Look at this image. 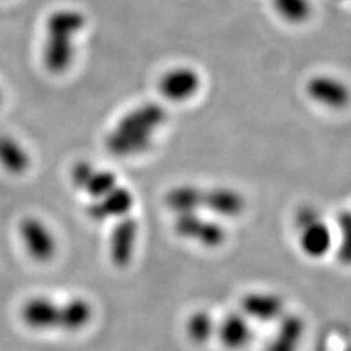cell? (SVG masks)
<instances>
[{
  "label": "cell",
  "instance_id": "obj_1",
  "mask_svg": "<svg viewBox=\"0 0 351 351\" xmlns=\"http://www.w3.org/2000/svg\"><path fill=\"white\" fill-rule=\"evenodd\" d=\"M93 319L94 307L82 297L59 302L47 295H34L20 307L21 323L27 329L39 333H78L86 329Z\"/></svg>",
  "mask_w": 351,
  "mask_h": 351
},
{
  "label": "cell",
  "instance_id": "obj_2",
  "mask_svg": "<svg viewBox=\"0 0 351 351\" xmlns=\"http://www.w3.org/2000/svg\"><path fill=\"white\" fill-rule=\"evenodd\" d=\"M167 111L163 106L147 101L126 112L107 134L106 146L119 158L143 154L152 146L156 132L165 124Z\"/></svg>",
  "mask_w": 351,
  "mask_h": 351
},
{
  "label": "cell",
  "instance_id": "obj_3",
  "mask_svg": "<svg viewBox=\"0 0 351 351\" xmlns=\"http://www.w3.org/2000/svg\"><path fill=\"white\" fill-rule=\"evenodd\" d=\"M85 26V14L75 8H59L47 17L42 60L50 73L63 75L72 68L77 50L75 40Z\"/></svg>",
  "mask_w": 351,
  "mask_h": 351
},
{
  "label": "cell",
  "instance_id": "obj_4",
  "mask_svg": "<svg viewBox=\"0 0 351 351\" xmlns=\"http://www.w3.org/2000/svg\"><path fill=\"white\" fill-rule=\"evenodd\" d=\"M176 234L181 239L198 243L206 249H217L226 241V232L220 223L204 217L201 213L176 215Z\"/></svg>",
  "mask_w": 351,
  "mask_h": 351
},
{
  "label": "cell",
  "instance_id": "obj_5",
  "mask_svg": "<svg viewBox=\"0 0 351 351\" xmlns=\"http://www.w3.org/2000/svg\"><path fill=\"white\" fill-rule=\"evenodd\" d=\"M19 236L26 254L38 263H49L58 254V239L47 223L36 216L21 220Z\"/></svg>",
  "mask_w": 351,
  "mask_h": 351
},
{
  "label": "cell",
  "instance_id": "obj_6",
  "mask_svg": "<svg viewBox=\"0 0 351 351\" xmlns=\"http://www.w3.org/2000/svg\"><path fill=\"white\" fill-rule=\"evenodd\" d=\"M139 224L134 216L126 215L117 219L108 241V254L114 267L124 269L130 265L136 254Z\"/></svg>",
  "mask_w": 351,
  "mask_h": 351
},
{
  "label": "cell",
  "instance_id": "obj_7",
  "mask_svg": "<svg viewBox=\"0 0 351 351\" xmlns=\"http://www.w3.org/2000/svg\"><path fill=\"white\" fill-rule=\"evenodd\" d=\"M202 78L191 66H176L167 71L158 82V88L167 101L182 103L194 98L201 90Z\"/></svg>",
  "mask_w": 351,
  "mask_h": 351
},
{
  "label": "cell",
  "instance_id": "obj_8",
  "mask_svg": "<svg viewBox=\"0 0 351 351\" xmlns=\"http://www.w3.org/2000/svg\"><path fill=\"white\" fill-rule=\"evenodd\" d=\"M239 311L251 322L276 323L285 313V302L281 295L271 291H250L239 302Z\"/></svg>",
  "mask_w": 351,
  "mask_h": 351
},
{
  "label": "cell",
  "instance_id": "obj_9",
  "mask_svg": "<svg viewBox=\"0 0 351 351\" xmlns=\"http://www.w3.org/2000/svg\"><path fill=\"white\" fill-rule=\"evenodd\" d=\"M215 339L226 350H245L254 341L252 322L241 311L229 313L217 322Z\"/></svg>",
  "mask_w": 351,
  "mask_h": 351
},
{
  "label": "cell",
  "instance_id": "obj_10",
  "mask_svg": "<svg viewBox=\"0 0 351 351\" xmlns=\"http://www.w3.org/2000/svg\"><path fill=\"white\" fill-rule=\"evenodd\" d=\"M71 177L75 188L86 193L93 201L106 195L119 185L117 176L112 171L99 169L86 160L75 164Z\"/></svg>",
  "mask_w": 351,
  "mask_h": 351
},
{
  "label": "cell",
  "instance_id": "obj_11",
  "mask_svg": "<svg viewBox=\"0 0 351 351\" xmlns=\"http://www.w3.org/2000/svg\"><path fill=\"white\" fill-rule=\"evenodd\" d=\"M134 207V195L125 188L117 185L110 193L98 199L91 201L88 207V216L94 221H107L111 219H120L129 215Z\"/></svg>",
  "mask_w": 351,
  "mask_h": 351
},
{
  "label": "cell",
  "instance_id": "obj_12",
  "mask_svg": "<svg viewBox=\"0 0 351 351\" xmlns=\"http://www.w3.org/2000/svg\"><path fill=\"white\" fill-rule=\"evenodd\" d=\"M308 98L328 108H343L349 104L350 91L341 80L333 75H315L306 84Z\"/></svg>",
  "mask_w": 351,
  "mask_h": 351
},
{
  "label": "cell",
  "instance_id": "obj_13",
  "mask_svg": "<svg viewBox=\"0 0 351 351\" xmlns=\"http://www.w3.org/2000/svg\"><path fill=\"white\" fill-rule=\"evenodd\" d=\"M276 324V330L264 351L301 350L307 332L304 317L301 315L285 313L280 320H277Z\"/></svg>",
  "mask_w": 351,
  "mask_h": 351
},
{
  "label": "cell",
  "instance_id": "obj_14",
  "mask_svg": "<svg viewBox=\"0 0 351 351\" xmlns=\"http://www.w3.org/2000/svg\"><path fill=\"white\" fill-rule=\"evenodd\" d=\"M246 208V199L239 190L226 186L203 189L202 211L220 217H237Z\"/></svg>",
  "mask_w": 351,
  "mask_h": 351
},
{
  "label": "cell",
  "instance_id": "obj_15",
  "mask_svg": "<svg viewBox=\"0 0 351 351\" xmlns=\"http://www.w3.org/2000/svg\"><path fill=\"white\" fill-rule=\"evenodd\" d=\"M300 230V246L310 259H322L332 249L333 236L323 216L306 224Z\"/></svg>",
  "mask_w": 351,
  "mask_h": 351
},
{
  "label": "cell",
  "instance_id": "obj_16",
  "mask_svg": "<svg viewBox=\"0 0 351 351\" xmlns=\"http://www.w3.org/2000/svg\"><path fill=\"white\" fill-rule=\"evenodd\" d=\"M30 154L24 143L12 136H0V167L11 175H24L30 168Z\"/></svg>",
  "mask_w": 351,
  "mask_h": 351
},
{
  "label": "cell",
  "instance_id": "obj_17",
  "mask_svg": "<svg viewBox=\"0 0 351 351\" xmlns=\"http://www.w3.org/2000/svg\"><path fill=\"white\" fill-rule=\"evenodd\" d=\"M202 193L203 188L191 184L176 185L167 191L164 203L165 207L175 215L202 213Z\"/></svg>",
  "mask_w": 351,
  "mask_h": 351
},
{
  "label": "cell",
  "instance_id": "obj_18",
  "mask_svg": "<svg viewBox=\"0 0 351 351\" xmlns=\"http://www.w3.org/2000/svg\"><path fill=\"white\" fill-rule=\"evenodd\" d=\"M217 320L207 310H197L189 315L185 323L188 339L197 346L207 345L215 339Z\"/></svg>",
  "mask_w": 351,
  "mask_h": 351
},
{
  "label": "cell",
  "instance_id": "obj_19",
  "mask_svg": "<svg viewBox=\"0 0 351 351\" xmlns=\"http://www.w3.org/2000/svg\"><path fill=\"white\" fill-rule=\"evenodd\" d=\"M272 7L277 14L289 24H303L306 23L311 13V0H271Z\"/></svg>",
  "mask_w": 351,
  "mask_h": 351
},
{
  "label": "cell",
  "instance_id": "obj_20",
  "mask_svg": "<svg viewBox=\"0 0 351 351\" xmlns=\"http://www.w3.org/2000/svg\"><path fill=\"white\" fill-rule=\"evenodd\" d=\"M339 232H342V247H339V254L341 256H343V261L348 262L350 258V230H351V221L350 215L349 213H343L339 215Z\"/></svg>",
  "mask_w": 351,
  "mask_h": 351
},
{
  "label": "cell",
  "instance_id": "obj_21",
  "mask_svg": "<svg viewBox=\"0 0 351 351\" xmlns=\"http://www.w3.org/2000/svg\"><path fill=\"white\" fill-rule=\"evenodd\" d=\"M1 99H3V90L0 88V103H1Z\"/></svg>",
  "mask_w": 351,
  "mask_h": 351
}]
</instances>
